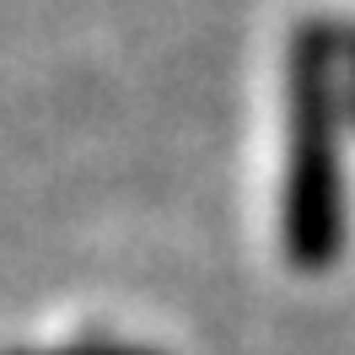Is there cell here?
<instances>
[{"instance_id":"6da1fadb","label":"cell","mask_w":355,"mask_h":355,"mask_svg":"<svg viewBox=\"0 0 355 355\" xmlns=\"http://www.w3.org/2000/svg\"><path fill=\"white\" fill-rule=\"evenodd\" d=\"M286 253L302 269H323L345 248V194L334 146V87L318 33L291 44V167H286Z\"/></svg>"},{"instance_id":"7a4b0ae2","label":"cell","mask_w":355,"mask_h":355,"mask_svg":"<svg viewBox=\"0 0 355 355\" xmlns=\"http://www.w3.org/2000/svg\"><path fill=\"white\" fill-rule=\"evenodd\" d=\"M11 355H156V350H135V345H103V339H92V345H65V350H11Z\"/></svg>"}]
</instances>
